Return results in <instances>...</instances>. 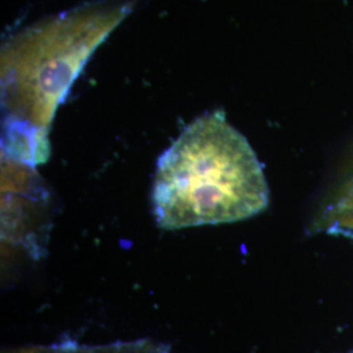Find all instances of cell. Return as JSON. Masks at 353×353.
I'll use <instances>...</instances> for the list:
<instances>
[{
  "instance_id": "6da1fadb",
  "label": "cell",
  "mask_w": 353,
  "mask_h": 353,
  "mask_svg": "<svg viewBox=\"0 0 353 353\" xmlns=\"http://www.w3.org/2000/svg\"><path fill=\"white\" fill-rule=\"evenodd\" d=\"M268 199L255 152L224 112L195 119L157 161L152 205L163 229L241 221L262 212Z\"/></svg>"
},
{
  "instance_id": "7a4b0ae2",
  "label": "cell",
  "mask_w": 353,
  "mask_h": 353,
  "mask_svg": "<svg viewBox=\"0 0 353 353\" xmlns=\"http://www.w3.org/2000/svg\"><path fill=\"white\" fill-rule=\"evenodd\" d=\"M132 7L130 0L90 3L13 38L3 50L4 99L7 109H12L13 123L28 127L34 141L38 132L45 135L81 67Z\"/></svg>"
},
{
  "instance_id": "3957f363",
  "label": "cell",
  "mask_w": 353,
  "mask_h": 353,
  "mask_svg": "<svg viewBox=\"0 0 353 353\" xmlns=\"http://www.w3.org/2000/svg\"><path fill=\"white\" fill-rule=\"evenodd\" d=\"M11 353H170L169 348L150 339L115 341L108 344H80L76 341H61L42 345H28Z\"/></svg>"
},
{
  "instance_id": "277c9868",
  "label": "cell",
  "mask_w": 353,
  "mask_h": 353,
  "mask_svg": "<svg viewBox=\"0 0 353 353\" xmlns=\"http://www.w3.org/2000/svg\"><path fill=\"white\" fill-rule=\"evenodd\" d=\"M326 228L353 233V189L341 196L328 214Z\"/></svg>"
},
{
  "instance_id": "5b68a950",
  "label": "cell",
  "mask_w": 353,
  "mask_h": 353,
  "mask_svg": "<svg viewBox=\"0 0 353 353\" xmlns=\"http://www.w3.org/2000/svg\"><path fill=\"white\" fill-rule=\"evenodd\" d=\"M353 353V352H352Z\"/></svg>"
}]
</instances>
